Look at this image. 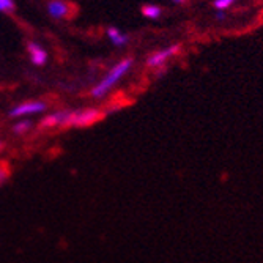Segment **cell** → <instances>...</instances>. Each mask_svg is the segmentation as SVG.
I'll use <instances>...</instances> for the list:
<instances>
[{
	"label": "cell",
	"instance_id": "obj_12",
	"mask_svg": "<svg viewBox=\"0 0 263 263\" xmlns=\"http://www.w3.org/2000/svg\"><path fill=\"white\" fill-rule=\"evenodd\" d=\"M14 10V0H0V11L11 13Z\"/></svg>",
	"mask_w": 263,
	"mask_h": 263
},
{
	"label": "cell",
	"instance_id": "obj_9",
	"mask_svg": "<svg viewBox=\"0 0 263 263\" xmlns=\"http://www.w3.org/2000/svg\"><path fill=\"white\" fill-rule=\"evenodd\" d=\"M235 2H236V0H214V2H213V7L216 8L218 11H226V10H229Z\"/></svg>",
	"mask_w": 263,
	"mask_h": 263
},
{
	"label": "cell",
	"instance_id": "obj_13",
	"mask_svg": "<svg viewBox=\"0 0 263 263\" xmlns=\"http://www.w3.org/2000/svg\"><path fill=\"white\" fill-rule=\"evenodd\" d=\"M216 17H218L219 21H222V19H226V13H224V11H218V13H216Z\"/></svg>",
	"mask_w": 263,
	"mask_h": 263
},
{
	"label": "cell",
	"instance_id": "obj_15",
	"mask_svg": "<svg viewBox=\"0 0 263 263\" xmlns=\"http://www.w3.org/2000/svg\"><path fill=\"white\" fill-rule=\"evenodd\" d=\"M2 148H4V143H2V142H0V150H2Z\"/></svg>",
	"mask_w": 263,
	"mask_h": 263
},
{
	"label": "cell",
	"instance_id": "obj_8",
	"mask_svg": "<svg viewBox=\"0 0 263 263\" xmlns=\"http://www.w3.org/2000/svg\"><path fill=\"white\" fill-rule=\"evenodd\" d=\"M140 13L143 17H147V19H158L162 14V10L158 5H143Z\"/></svg>",
	"mask_w": 263,
	"mask_h": 263
},
{
	"label": "cell",
	"instance_id": "obj_4",
	"mask_svg": "<svg viewBox=\"0 0 263 263\" xmlns=\"http://www.w3.org/2000/svg\"><path fill=\"white\" fill-rule=\"evenodd\" d=\"M47 104L44 101H27V103H21L14 106L10 110V117H26V115H35L44 112Z\"/></svg>",
	"mask_w": 263,
	"mask_h": 263
},
{
	"label": "cell",
	"instance_id": "obj_1",
	"mask_svg": "<svg viewBox=\"0 0 263 263\" xmlns=\"http://www.w3.org/2000/svg\"><path fill=\"white\" fill-rule=\"evenodd\" d=\"M103 118V110L95 107H85L78 110H60L44 117L41 120V128H57V126H74L87 128Z\"/></svg>",
	"mask_w": 263,
	"mask_h": 263
},
{
	"label": "cell",
	"instance_id": "obj_10",
	"mask_svg": "<svg viewBox=\"0 0 263 263\" xmlns=\"http://www.w3.org/2000/svg\"><path fill=\"white\" fill-rule=\"evenodd\" d=\"M10 175H11V171H10L8 162H0V184H4Z\"/></svg>",
	"mask_w": 263,
	"mask_h": 263
},
{
	"label": "cell",
	"instance_id": "obj_2",
	"mask_svg": "<svg viewBox=\"0 0 263 263\" xmlns=\"http://www.w3.org/2000/svg\"><path fill=\"white\" fill-rule=\"evenodd\" d=\"M133 63H134V60H133L131 57L123 59V60H120L118 63H115V65L107 71V73L103 76V79L91 88V97H93V98H97V100L106 97V95H107L118 82H120V81L123 79V76L128 74V71L131 69Z\"/></svg>",
	"mask_w": 263,
	"mask_h": 263
},
{
	"label": "cell",
	"instance_id": "obj_14",
	"mask_svg": "<svg viewBox=\"0 0 263 263\" xmlns=\"http://www.w3.org/2000/svg\"><path fill=\"white\" fill-rule=\"evenodd\" d=\"M172 2H174V4H184L186 0H172Z\"/></svg>",
	"mask_w": 263,
	"mask_h": 263
},
{
	"label": "cell",
	"instance_id": "obj_11",
	"mask_svg": "<svg viewBox=\"0 0 263 263\" xmlns=\"http://www.w3.org/2000/svg\"><path fill=\"white\" fill-rule=\"evenodd\" d=\"M29 129H30V122H27V120L19 122V123L14 125V128H13V131H14L16 134H24V133H27Z\"/></svg>",
	"mask_w": 263,
	"mask_h": 263
},
{
	"label": "cell",
	"instance_id": "obj_5",
	"mask_svg": "<svg viewBox=\"0 0 263 263\" xmlns=\"http://www.w3.org/2000/svg\"><path fill=\"white\" fill-rule=\"evenodd\" d=\"M71 4H68L66 0H49L47 2V13L54 19H65L71 14Z\"/></svg>",
	"mask_w": 263,
	"mask_h": 263
},
{
	"label": "cell",
	"instance_id": "obj_7",
	"mask_svg": "<svg viewBox=\"0 0 263 263\" xmlns=\"http://www.w3.org/2000/svg\"><path fill=\"white\" fill-rule=\"evenodd\" d=\"M106 33H107V38L110 40V43L118 47H123L129 41V36L126 33H123L122 30H118L117 27H109L106 30Z\"/></svg>",
	"mask_w": 263,
	"mask_h": 263
},
{
	"label": "cell",
	"instance_id": "obj_6",
	"mask_svg": "<svg viewBox=\"0 0 263 263\" xmlns=\"http://www.w3.org/2000/svg\"><path fill=\"white\" fill-rule=\"evenodd\" d=\"M27 52H29L30 62L33 65H36V66H43L47 62V52L36 43H29L27 44Z\"/></svg>",
	"mask_w": 263,
	"mask_h": 263
},
{
	"label": "cell",
	"instance_id": "obj_3",
	"mask_svg": "<svg viewBox=\"0 0 263 263\" xmlns=\"http://www.w3.org/2000/svg\"><path fill=\"white\" fill-rule=\"evenodd\" d=\"M181 49L180 44H172L169 47H165V49H161L155 54H152L148 59H147V66L150 68H162L165 66V63L169 62L171 59H174Z\"/></svg>",
	"mask_w": 263,
	"mask_h": 263
}]
</instances>
